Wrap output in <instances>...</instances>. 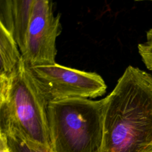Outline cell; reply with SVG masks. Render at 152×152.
<instances>
[{"mask_svg": "<svg viewBox=\"0 0 152 152\" xmlns=\"http://www.w3.org/2000/svg\"><path fill=\"white\" fill-rule=\"evenodd\" d=\"M150 152H152V150H151V151H150Z\"/></svg>", "mask_w": 152, "mask_h": 152, "instance_id": "cell-12", "label": "cell"}, {"mask_svg": "<svg viewBox=\"0 0 152 152\" xmlns=\"http://www.w3.org/2000/svg\"><path fill=\"white\" fill-rule=\"evenodd\" d=\"M104 99L49 102L50 147L54 152H101Z\"/></svg>", "mask_w": 152, "mask_h": 152, "instance_id": "cell-3", "label": "cell"}, {"mask_svg": "<svg viewBox=\"0 0 152 152\" xmlns=\"http://www.w3.org/2000/svg\"><path fill=\"white\" fill-rule=\"evenodd\" d=\"M22 54L11 33L0 24V77H10L17 69Z\"/></svg>", "mask_w": 152, "mask_h": 152, "instance_id": "cell-6", "label": "cell"}, {"mask_svg": "<svg viewBox=\"0 0 152 152\" xmlns=\"http://www.w3.org/2000/svg\"><path fill=\"white\" fill-rule=\"evenodd\" d=\"M48 104L30 67L22 58L8 81L0 83V133L15 132L50 147Z\"/></svg>", "mask_w": 152, "mask_h": 152, "instance_id": "cell-2", "label": "cell"}, {"mask_svg": "<svg viewBox=\"0 0 152 152\" xmlns=\"http://www.w3.org/2000/svg\"><path fill=\"white\" fill-rule=\"evenodd\" d=\"M138 52L147 68L152 71V28L147 32V40L138 46Z\"/></svg>", "mask_w": 152, "mask_h": 152, "instance_id": "cell-9", "label": "cell"}, {"mask_svg": "<svg viewBox=\"0 0 152 152\" xmlns=\"http://www.w3.org/2000/svg\"><path fill=\"white\" fill-rule=\"evenodd\" d=\"M104 99L101 152L152 150V75L131 65Z\"/></svg>", "mask_w": 152, "mask_h": 152, "instance_id": "cell-1", "label": "cell"}, {"mask_svg": "<svg viewBox=\"0 0 152 152\" xmlns=\"http://www.w3.org/2000/svg\"><path fill=\"white\" fill-rule=\"evenodd\" d=\"M0 152H10L7 137L2 133H0Z\"/></svg>", "mask_w": 152, "mask_h": 152, "instance_id": "cell-11", "label": "cell"}, {"mask_svg": "<svg viewBox=\"0 0 152 152\" xmlns=\"http://www.w3.org/2000/svg\"><path fill=\"white\" fill-rule=\"evenodd\" d=\"M0 24L13 35L12 0H1Z\"/></svg>", "mask_w": 152, "mask_h": 152, "instance_id": "cell-10", "label": "cell"}, {"mask_svg": "<svg viewBox=\"0 0 152 152\" xmlns=\"http://www.w3.org/2000/svg\"><path fill=\"white\" fill-rule=\"evenodd\" d=\"M10 152H54L45 145L27 140L15 132L5 134Z\"/></svg>", "mask_w": 152, "mask_h": 152, "instance_id": "cell-8", "label": "cell"}, {"mask_svg": "<svg viewBox=\"0 0 152 152\" xmlns=\"http://www.w3.org/2000/svg\"><path fill=\"white\" fill-rule=\"evenodd\" d=\"M49 102L71 98L94 99L103 96L107 86L94 72L55 64L30 68Z\"/></svg>", "mask_w": 152, "mask_h": 152, "instance_id": "cell-4", "label": "cell"}, {"mask_svg": "<svg viewBox=\"0 0 152 152\" xmlns=\"http://www.w3.org/2000/svg\"><path fill=\"white\" fill-rule=\"evenodd\" d=\"M60 14L53 12V2L34 0L22 56L30 67L56 64V41L62 31Z\"/></svg>", "mask_w": 152, "mask_h": 152, "instance_id": "cell-5", "label": "cell"}, {"mask_svg": "<svg viewBox=\"0 0 152 152\" xmlns=\"http://www.w3.org/2000/svg\"><path fill=\"white\" fill-rule=\"evenodd\" d=\"M34 0H12L13 36L21 53L24 50Z\"/></svg>", "mask_w": 152, "mask_h": 152, "instance_id": "cell-7", "label": "cell"}]
</instances>
